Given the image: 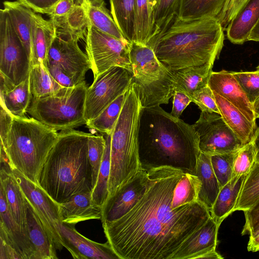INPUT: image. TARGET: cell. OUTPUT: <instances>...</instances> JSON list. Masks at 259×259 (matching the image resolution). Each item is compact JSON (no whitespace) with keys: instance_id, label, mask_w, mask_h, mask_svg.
Listing matches in <instances>:
<instances>
[{"instance_id":"1","label":"cell","mask_w":259,"mask_h":259,"mask_svg":"<svg viewBox=\"0 0 259 259\" xmlns=\"http://www.w3.org/2000/svg\"><path fill=\"white\" fill-rule=\"evenodd\" d=\"M146 192L125 214L102 223L120 259H172L182 244L211 217L198 201L172 209L175 188L185 173L163 166L147 171Z\"/></svg>"},{"instance_id":"2","label":"cell","mask_w":259,"mask_h":259,"mask_svg":"<svg viewBox=\"0 0 259 259\" xmlns=\"http://www.w3.org/2000/svg\"><path fill=\"white\" fill-rule=\"evenodd\" d=\"M138 152L144 170L169 166L196 175L200 153L198 135L193 124L174 117L159 105L142 107Z\"/></svg>"},{"instance_id":"3","label":"cell","mask_w":259,"mask_h":259,"mask_svg":"<svg viewBox=\"0 0 259 259\" xmlns=\"http://www.w3.org/2000/svg\"><path fill=\"white\" fill-rule=\"evenodd\" d=\"M224 31L215 19L187 20L176 15L147 45L171 71L213 65L224 46Z\"/></svg>"},{"instance_id":"4","label":"cell","mask_w":259,"mask_h":259,"mask_svg":"<svg viewBox=\"0 0 259 259\" xmlns=\"http://www.w3.org/2000/svg\"><path fill=\"white\" fill-rule=\"evenodd\" d=\"M89 133L62 131L40 170L37 185L57 203L93 190L88 155Z\"/></svg>"},{"instance_id":"5","label":"cell","mask_w":259,"mask_h":259,"mask_svg":"<svg viewBox=\"0 0 259 259\" xmlns=\"http://www.w3.org/2000/svg\"><path fill=\"white\" fill-rule=\"evenodd\" d=\"M142 108L137 93L131 84L111 134L108 197L142 170L138 152Z\"/></svg>"},{"instance_id":"6","label":"cell","mask_w":259,"mask_h":259,"mask_svg":"<svg viewBox=\"0 0 259 259\" xmlns=\"http://www.w3.org/2000/svg\"><path fill=\"white\" fill-rule=\"evenodd\" d=\"M58 136L57 131L36 119L13 115L4 148L11 169L37 184L40 170Z\"/></svg>"},{"instance_id":"7","label":"cell","mask_w":259,"mask_h":259,"mask_svg":"<svg viewBox=\"0 0 259 259\" xmlns=\"http://www.w3.org/2000/svg\"><path fill=\"white\" fill-rule=\"evenodd\" d=\"M132 83L142 107L167 104L175 90L173 73L148 45L133 42L130 46Z\"/></svg>"},{"instance_id":"8","label":"cell","mask_w":259,"mask_h":259,"mask_svg":"<svg viewBox=\"0 0 259 259\" xmlns=\"http://www.w3.org/2000/svg\"><path fill=\"white\" fill-rule=\"evenodd\" d=\"M88 88L84 80L63 94L32 97L27 112L57 131L72 130L86 124L84 109Z\"/></svg>"},{"instance_id":"9","label":"cell","mask_w":259,"mask_h":259,"mask_svg":"<svg viewBox=\"0 0 259 259\" xmlns=\"http://www.w3.org/2000/svg\"><path fill=\"white\" fill-rule=\"evenodd\" d=\"M87 55L94 78L114 66L131 71V43L89 25L85 37Z\"/></svg>"},{"instance_id":"10","label":"cell","mask_w":259,"mask_h":259,"mask_svg":"<svg viewBox=\"0 0 259 259\" xmlns=\"http://www.w3.org/2000/svg\"><path fill=\"white\" fill-rule=\"evenodd\" d=\"M132 81L131 72L119 66H112L94 78L87 92L84 109L87 123L126 92Z\"/></svg>"},{"instance_id":"11","label":"cell","mask_w":259,"mask_h":259,"mask_svg":"<svg viewBox=\"0 0 259 259\" xmlns=\"http://www.w3.org/2000/svg\"><path fill=\"white\" fill-rule=\"evenodd\" d=\"M30 67L29 56L7 11L1 9L0 73L18 85L28 77Z\"/></svg>"},{"instance_id":"12","label":"cell","mask_w":259,"mask_h":259,"mask_svg":"<svg viewBox=\"0 0 259 259\" xmlns=\"http://www.w3.org/2000/svg\"><path fill=\"white\" fill-rule=\"evenodd\" d=\"M193 126L201 152L210 155L230 153L244 145L218 113L201 111Z\"/></svg>"},{"instance_id":"13","label":"cell","mask_w":259,"mask_h":259,"mask_svg":"<svg viewBox=\"0 0 259 259\" xmlns=\"http://www.w3.org/2000/svg\"><path fill=\"white\" fill-rule=\"evenodd\" d=\"M28 201L35 209L52 237L57 249L62 248L59 226L62 223L59 204L40 186L16 169L12 170Z\"/></svg>"},{"instance_id":"14","label":"cell","mask_w":259,"mask_h":259,"mask_svg":"<svg viewBox=\"0 0 259 259\" xmlns=\"http://www.w3.org/2000/svg\"><path fill=\"white\" fill-rule=\"evenodd\" d=\"M148 174L141 170L112 195L102 206V223L115 221L128 212L146 192Z\"/></svg>"},{"instance_id":"15","label":"cell","mask_w":259,"mask_h":259,"mask_svg":"<svg viewBox=\"0 0 259 259\" xmlns=\"http://www.w3.org/2000/svg\"><path fill=\"white\" fill-rule=\"evenodd\" d=\"M47 64L60 69L78 83L84 81L86 73L91 69L89 58L80 49L78 41L65 40L57 36L49 51Z\"/></svg>"},{"instance_id":"16","label":"cell","mask_w":259,"mask_h":259,"mask_svg":"<svg viewBox=\"0 0 259 259\" xmlns=\"http://www.w3.org/2000/svg\"><path fill=\"white\" fill-rule=\"evenodd\" d=\"M62 245L76 259H120L107 241L100 243L88 239L73 226L61 223L59 226Z\"/></svg>"},{"instance_id":"17","label":"cell","mask_w":259,"mask_h":259,"mask_svg":"<svg viewBox=\"0 0 259 259\" xmlns=\"http://www.w3.org/2000/svg\"><path fill=\"white\" fill-rule=\"evenodd\" d=\"M208 84L213 92L232 103L249 121L256 124L253 105L231 72L212 71Z\"/></svg>"},{"instance_id":"18","label":"cell","mask_w":259,"mask_h":259,"mask_svg":"<svg viewBox=\"0 0 259 259\" xmlns=\"http://www.w3.org/2000/svg\"><path fill=\"white\" fill-rule=\"evenodd\" d=\"M219 227L210 217L182 244L172 259L200 258L202 255L215 250Z\"/></svg>"},{"instance_id":"19","label":"cell","mask_w":259,"mask_h":259,"mask_svg":"<svg viewBox=\"0 0 259 259\" xmlns=\"http://www.w3.org/2000/svg\"><path fill=\"white\" fill-rule=\"evenodd\" d=\"M26 227L33 249L34 259L57 258V247L52 237L28 200Z\"/></svg>"},{"instance_id":"20","label":"cell","mask_w":259,"mask_h":259,"mask_svg":"<svg viewBox=\"0 0 259 259\" xmlns=\"http://www.w3.org/2000/svg\"><path fill=\"white\" fill-rule=\"evenodd\" d=\"M32 98L28 77L18 85L0 73V104L11 114L23 117Z\"/></svg>"},{"instance_id":"21","label":"cell","mask_w":259,"mask_h":259,"mask_svg":"<svg viewBox=\"0 0 259 259\" xmlns=\"http://www.w3.org/2000/svg\"><path fill=\"white\" fill-rule=\"evenodd\" d=\"M92 193L78 194L68 201L59 204L62 223L74 226L82 221L101 219L102 207L93 202Z\"/></svg>"},{"instance_id":"22","label":"cell","mask_w":259,"mask_h":259,"mask_svg":"<svg viewBox=\"0 0 259 259\" xmlns=\"http://www.w3.org/2000/svg\"><path fill=\"white\" fill-rule=\"evenodd\" d=\"M85 0H75L72 10L66 16L50 19L54 26L56 36L65 40L84 39L89 26Z\"/></svg>"},{"instance_id":"23","label":"cell","mask_w":259,"mask_h":259,"mask_svg":"<svg viewBox=\"0 0 259 259\" xmlns=\"http://www.w3.org/2000/svg\"><path fill=\"white\" fill-rule=\"evenodd\" d=\"M0 231L11 241L23 259H34L33 249L28 235L13 218L6 195L0 186Z\"/></svg>"},{"instance_id":"24","label":"cell","mask_w":259,"mask_h":259,"mask_svg":"<svg viewBox=\"0 0 259 259\" xmlns=\"http://www.w3.org/2000/svg\"><path fill=\"white\" fill-rule=\"evenodd\" d=\"M0 183L13 218L28 235L26 227L27 200L10 168L1 166Z\"/></svg>"},{"instance_id":"25","label":"cell","mask_w":259,"mask_h":259,"mask_svg":"<svg viewBox=\"0 0 259 259\" xmlns=\"http://www.w3.org/2000/svg\"><path fill=\"white\" fill-rule=\"evenodd\" d=\"M56 36L52 21L40 15L31 13V66L41 63L46 65L48 54Z\"/></svg>"},{"instance_id":"26","label":"cell","mask_w":259,"mask_h":259,"mask_svg":"<svg viewBox=\"0 0 259 259\" xmlns=\"http://www.w3.org/2000/svg\"><path fill=\"white\" fill-rule=\"evenodd\" d=\"M259 20V0H247L226 28L228 39L234 44L248 41L251 30Z\"/></svg>"},{"instance_id":"27","label":"cell","mask_w":259,"mask_h":259,"mask_svg":"<svg viewBox=\"0 0 259 259\" xmlns=\"http://www.w3.org/2000/svg\"><path fill=\"white\" fill-rule=\"evenodd\" d=\"M213 92L220 115L244 145L253 141L256 124L249 121L234 105Z\"/></svg>"},{"instance_id":"28","label":"cell","mask_w":259,"mask_h":259,"mask_svg":"<svg viewBox=\"0 0 259 259\" xmlns=\"http://www.w3.org/2000/svg\"><path fill=\"white\" fill-rule=\"evenodd\" d=\"M246 176L232 178L221 188L210 211L211 217L219 226L226 218L235 211Z\"/></svg>"},{"instance_id":"29","label":"cell","mask_w":259,"mask_h":259,"mask_svg":"<svg viewBox=\"0 0 259 259\" xmlns=\"http://www.w3.org/2000/svg\"><path fill=\"white\" fill-rule=\"evenodd\" d=\"M196 176L201 182L198 201L210 211L221 189L212 167L210 155L200 152L197 160Z\"/></svg>"},{"instance_id":"30","label":"cell","mask_w":259,"mask_h":259,"mask_svg":"<svg viewBox=\"0 0 259 259\" xmlns=\"http://www.w3.org/2000/svg\"><path fill=\"white\" fill-rule=\"evenodd\" d=\"M28 79L30 92L34 98L63 94L71 88L59 83L43 63L31 66Z\"/></svg>"},{"instance_id":"31","label":"cell","mask_w":259,"mask_h":259,"mask_svg":"<svg viewBox=\"0 0 259 259\" xmlns=\"http://www.w3.org/2000/svg\"><path fill=\"white\" fill-rule=\"evenodd\" d=\"M213 65L205 64L172 71L175 80V90L183 92L191 98L196 91L208 84Z\"/></svg>"},{"instance_id":"32","label":"cell","mask_w":259,"mask_h":259,"mask_svg":"<svg viewBox=\"0 0 259 259\" xmlns=\"http://www.w3.org/2000/svg\"><path fill=\"white\" fill-rule=\"evenodd\" d=\"M84 6L89 25L122 41H128L119 29L111 12L106 8L104 0H85Z\"/></svg>"},{"instance_id":"33","label":"cell","mask_w":259,"mask_h":259,"mask_svg":"<svg viewBox=\"0 0 259 259\" xmlns=\"http://www.w3.org/2000/svg\"><path fill=\"white\" fill-rule=\"evenodd\" d=\"M4 9L7 11L16 33L29 56L31 53V13L32 10L18 1H5Z\"/></svg>"},{"instance_id":"34","label":"cell","mask_w":259,"mask_h":259,"mask_svg":"<svg viewBox=\"0 0 259 259\" xmlns=\"http://www.w3.org/2000/svg\"><path fill=\"white\" fill-rule=\"evenodd\" d=\"M136 0H109L111 15L124 37L130 43L135 34Z\"/></svg>"},{"instance_id":"35","label":"cell","mask_w":259,"mask_h":259,"mask_svg":"<svg viewBox=\"0 0 259 259\" xmlns=\"http://www.w3.org/2000/svg\"><path fill=\"white\" fill-rule=\"evenodd\" d=\"M133 42L147 45L154 37L153 21L148 0H136Z\"/></svg>"},{"instance_id":"36","label":"cell","mask_w":259,"mask_h":259,"mask_svg":"<svg viewBox=\"0 0 259 259\" xmlns=\"http://www.w3.org/2000/svg\"><path fill=\"white\" fill-rule=\"evenodd\" d=\"M226 0H192L178 10L176 15L183 19L196 20L216 18Z\"/></svg>"},{"instance_id":"37","label":"cell","mask_w":259,"mask_h":259,"mask_svg":"<svg viewBox=\"0 0 259 259\" xmlns=\"http://www.w3.org/2000/svg\"><path fill=\"white\" fill-rule=\"evenodd\" d=\"M126 95V92L119 96L99 116L87 123V126L106 135L111 134L121 111Z\"/></svg>"},{"instance_id":"38","label":"cell","mask_w":259,"mask_h":259,"mask_svg":"<svg viewBox=\"0 0 259 259\" xmlns=\"http://www.w3.org/2000/svg\"><path fill=\"white\" fill-rule=\"evenodd\" d=\"M106 147L100 168L97 181L92 193L93 202L102 206L109 196L108 182L110 172L111 134L106 135Z\"/></svg>"},{"instance_id":"39","label":"cell","mask_w":259,"mask_h":259,"mask_svg":"<svg viewBox=\"0 0 259 259\" xmlns=\"http://www.w3.org/2000/svg\"><path fill=\"white\" fill-rule=\"evenodd\" d=\"M200 187L201 182L197 176L185 174L175 188L172 208L197 201Z\"/></svg>"},{"instance_id":"40","label":"cell","mask_w":259,"mask_h":259,"mask_svg":"<svg viewBox=\"0 0 259 259\" xmlns=\"http://www.w3.org/2000/svg\"><path fill=\"white\" fill-rule=\"evenodd\" d=\"M259 199V162L255 161L247 175L235 208L243 211L249 209Z\"/></svg>"},{"instance_id":"41","label":"cell","mask_w":259,"mask_h":259,"mask_svg":"<svg viewBox=\"0 0 259 259\" xmlns=\"http://www.w3.org/2000/svg\"><path fill=\"white\" fill-rule=\"evenodd\" d=\"M256 150L252 141L235 152L232 178L247 176L256 161Z\"/></svg>"},{"instance_id":"42","label":"cell","mask_w":259,"mask_h":259,"mask_svg":"<svg viewBox=\"0 0 259 259\" xmlns=\"http://www.w3.org/2000/svg\"><path fill=\"white\" fill-rule=\"evenodd\" d=\"M106 147V139L101 135L90 134L88 155L92 167L93 189L96 185Z\"/></svg>"},{"instance_id":"43","label":"cell","mask_w":259,"mask_h":259,"mask_svg":"<svg viewBox=\"0 0 259 259\" xmlns=\"http://www.w3.org/2000/svg\"><path fill=\"white\" fill-rule=\"evenodd\" d=\"M180 1L158 0L153 18L154 26L153 38L160 32L164 27L177 14Z\"/></svg>"},{"instance_id":"44","label":"cell","mask_w":259,"mask_h":259,"mask_svg":"<svg viewBox=\"0 0 259 259\" xmlns=\"http://www.w3.org/2000/svg\"><path fill=\"white\" fill-rule=\"evenodd\" d=\"M236 151L210 155L212 167L221 188L232 179Z\"/></svg>"},{"instance_id":"45","label":"cell","mask_w":259,"mask_h":259,"mask_svg":"<svg viewBox=\"0 0 259 259\" xmlns=\"http://www.w3.org/2000/svg\"><path fill=\"white\" fill-rule=\"evenodd\" d=\"M231 72L253 104L259 98V70Z\"/></svg>"},{"instance_id":"46","label":"cell","mask_w":259,"mask_h":259,"mask_svg":"<svg viewBox=\"0 0 259 259\" xmlns=\"http://www.w3.org/2000/svg\"><path fill=\"white\" fill-rule=\"evenodd\" d=\"M192 102L201 110L220 114L213 91L208 84L195 91L191 96Z\"/></svg>"},{"instance_id":"47","label":"cell","mask_w":259,"mask_h":259,"mask_svg":"<svg viewBox=\"0 0 259 259\" xmlns=\"http://www.w3.org/2000/svg\"><path fill=\"white\" fill-rule=\"evenodd\" d=\"M247 0H226L225 5L216 19L226 30L229 24L236 13Z\"/></svg>"},{"instance_id":"48","label":"cell","mask_w":259,"mask_h":259,"mask_svg":"<svg viewBox=\"0 0 259 259\" xmlns=\"http://www.w3.org/2000/svg\"><path fill=\"white\" fill-rule=\"evenodd\" d=\"M245 222L242 235L252 234L259 230V199L249 209L244 211Z\"/></svg>"},{"instance_id":"49","label":"cell","mask_w":259,"mask_h":259,"mask_svg":"<svg viewBox=\"0 0 259 259\" xmlns=\"http://www.w3.org/2000/svg\"><path fill=\"white\" fill-rule=\"evenodd\" d=\"M17 1L35 13L49 15L59 0H18Z\"/></svg>"},{"instance_id":"50","label":"cell","mask_w":259,"mask_h":259,"mask_svg":"<svg viewBox=\"0 0 259 259\" xmlns=\"http://www.w3.org/2000/svg\"><path fill=\"white\" fill-rule=\"evenodd\" d=\"M0 259H23L8 238L0 232Z\"/></svg>"},{"instance_id":"51","label":"cell","mask_w":259,"mask_h":259,"mask_svg":"<svg viewBox=\"0 0 259 259\" xmlns=\"http://www.w3.org/2000/svg\"><path fill=\"white\" fill-rule=\"evenodd\" d=\"M173 97V105L170 114L176 118H180L184 109L192 100L189 95L179 91H175Z\"/></svg>"},{"instance_id":"52","label":"cell","mask_w":259,"mask_h":259,"mask_svg":"<svg viewBox=\"0 0 259 259\" xmlns=\"http://www.w3.org/2000/svg\"><path fill=\"white\" fill-rule=\"evenodd\" d=\"M46 65L53 77L62 86L66 88H72L80 84L69 75L57 67L49 64Z\"/></svg>"},{"instance_id":"53","label":"cell","mask_w":259,"mask_h":259,"mask_svg":"<svg viewBox=\"0 0 259 259\" xmlns=\"http://www.w3.org/2000/svg\"><path fill=\"white\" fill-rule=\"evenodd\" d=\"M13 120V115L3 107L0 109V137L1 145L5 148L7 144L8 136Z\"/></svg>"},{"instance_id":"54","label":"cell","mask_w":259,"mask_h":259,"mask_svg":"<svg viewBox=\"0 0 259 259\" xmlns=\"http://www.w3.org/2000/svg\"><path fill=\"white\" fill-rule=\"evenodd\" d=\"M75 0H59L49 15L50 19L67 15L73 9Z\"/></svg>"},{"instance_id":"55","label":"cell","mask_w":259,"mask_h":259,"mask_svg":"<svg viewBox=\"0 0 259 259\" xmlns=\"http://www.w3.org/2000/svg\"><path fill=\"white\" fill-rule=\"evenodd\" d=\"M247 250L252 252L259 251V230L249 235Z\"/></svg>"},{"instance_id":"56","label":"cell","mask_w":259,"mask_h":259,"mask_svg":"<svg viewBox=\"0 0 259 259\" xmlns=\"http://www.w3.org/2000/svg\"><path fill=\"white\" fill-rule=\"evenodd\" d=\"M248 40L259 41V20L251 30Z\"/></svg>"},{"instance_id":"57","label":"cell","mask_w":259,"mask_h":259,"mask_svg":"<svg viewBox=\"0 0 259 259\" xmlns=\"http://www.w3.org/2000/svg\"><path fill=\"white\" fill-rule=\"evenodd\" d=\"M252 142L256 150V161L259 162V126L256 128Z\"/></svg>"},{"instance_id":"58","label":"cell","mask_w":259,"mask_h":259,"mask_svg":"<svg viewBox=\"0 0 259 259\" xmlns=\"http://www.w3.org/2000/svg\"><path fill=\"white\" fill-rule=\"evenodd\" d=\"M150 12L152 15V18H153V15L155 11V10L157 6L158 0H148Z\"/></svg>"},{"instance_id":"59","label":"cell","mask_w":259,"mask_h":259,"mask_svg":"<svg viewBox=\"0 0 259 259\" xmlns=\"http://www.w3.org/2000/svg\"><path fill=\"white\" fill-rule=\"evenodd\" d=\"M254 113L256 118H259V98L252 104Z\"/></svg>"},{"instance_id":"60","label":"cell","mask_w":259,"mask_h":259,"mask_svg":"<svg viewBox=\"0 0 259 259\" xmlns=\"http://www.w3.org/2000/svg\"><path fill=\"white\" fill-rule=\"evenodd\" d=\"M192 0H180L178 10L182 8ZM178 12V11H177Z\"/></svg>"},{"instance_id":"61","label":"cell","mask_w":259,"mask_h":259,"mask_svg":"<svg viewBox=\"0 0 259 259\" xmlns=\"http://www.w3.org/2000/svg\"><path fill=\"white\" fill-rule=\"evenodd\" d=\"M256 70H259V65H258L257 67H256Z\"/></svg>"}]
</instances>
